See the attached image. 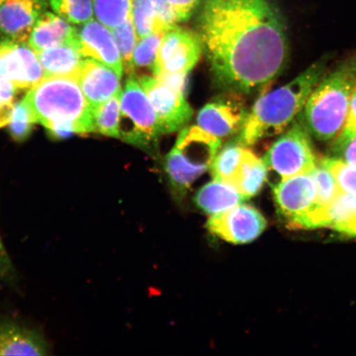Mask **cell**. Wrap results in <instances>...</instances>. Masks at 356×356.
I'll return each mask as SVG.
<instances>
[{"instance_id": "obj_2", "label": "cell", "mask_w": 356, "mask_h": 356, "mask_svg": "<svg viewBox=\"0 0 356 356\" xmlns=\"http://www.w3.org/2000/svg\"><path fill=\"white\" fill-rule=\"evenodd\" d=\"M24 99L35 124H42L55 139L95 131L90 106L74 77H44Z\"/></svg>"}, {"instance_id": "obj_1", "label": "cell", "mask_w": 356, "mask_h": 356, "mask_svg": "<svg viewBox=\"0 0 356 356\" xmlns=\"http://www.w3.org/2000/svg\"><path fill=\"white\" fill-rule=\"evenodd\" d=\"M199 29L212 72L226 88L251 92L286 65V29L273 0H204Z\"/></svg>"}, {"instance_id": "obj_38", "label": "cell", "mask_w": 356, "mask_h": 356, "mask_svg": "<svg viewBox=\"0 0 356 356\" xmlns=\"http://www.w3.org/2000/svg\"><path fill=\"white\" fill-rule=\"evenodd\" d=\"M12 270V262L0 237V280L6 277Z\"/></svg>"}, {"instance_id": "obj_39", "label": "cell", "mask_w": 356, "mask_h": 356, "mask_svg": "<svg viewBox=\"0 0 356 356\" xmlns=\"http://www.w3.org/2000/svg\"><path fill=\"white\" fill-rule=\"evenodd\" d=\"M351 68H353V72L355 74V76L356 78V64L355 66H351Z\"/></svg>"}, {"instance_id": "obj_27", "label": "cell", "mask_w": 356, "mask_h": 356, "mask_svg": "<svg viewBox=\"0 0 356 356\" xmlns=\"http://www.w3.org/2000/svg\"><path fill=\"white\" fill-rule=\"evenodd\" d=\"M309 175L317 190V208L326 209L341 193L335 178L322 162Z\"/></svg>"}, {"instance_id": "obj_3", "label": "cell", "mask_w": 356, "mask_h": 356, "mask_svg": "<svg viewBox=\"0 0 356 356\" xmlns=\"http://www.w3.org/2000/svg\"><path fill=\"white\" fill-rule=\"evenodd\" d=\"M324 70V62H316L286 86L262 95L245 119L238 143L252 145L286 130L321 81Z\"/></svg>"}, {"instance_id": "obj_34", "label": "cell", "mask_w": 356, "mask_h": 356, "mask_svg": "<svg viewBox=\"0 0 356 356\" xmlns=\"http://www.w3.org/2000/svg\"><path fill=\"white\" fill-rule=\"evenodd\" d=\"M155 22L154 32L166 33L178 22L177 16L167 0H154Z\"/></svg>"}, {"instance_id": "obj_18", "label": "cell", "mask_w": 356, "mask_h": 356, "mask_svg": "<svg viewBox=\"0 0 356 356\" xmlns=\"http://www.w3.org/2000/svg\"><path fill=\"white\" fill-rule=\"evenodd\" d=\"M76 26L55 13L46 11L40 17L29 35V46L35 52L73 44Z\"/></svg>"}, {"instance_id": "obj_26", "label": "cell", "mask_w": 356, "mask_h": 356, "mask_svg": "<svg viewBox=\"0 0 356 356\" xmlns=\"http://www.w3.org/2000/svg\"><path fill=\"white\" fill-rule=\"evenodd\" d=\"M53 12L73 25L90 21L95 16L92 0H49Z\"/></svg>"}, {"instance_id": "obj_24", "label": "cell", "mask_w": 356, "mask_h": 356, "mask_svg": "<svg viewBox=\"0 0 356 356\" xmlns=\"http://www.w3.org/2000/svg\"><path fill=\"white\" fill-rule=\"evenodd\" d=\"M243 149L239 143H229L217 153L210 168L213 180L233 186L242 162Z\"/></svg>"}, {"instance_id": "obj_31", "label": "cell", "mask_w": 356, "mask_h": 356, "mask_svg": "<svg viewBox=\"0 0 356 356\" xmlns=\"http://www.w3.org/2000/svg\"><path fill=\"white\" fill-rule=\"evenodd\" d=\"M131 16L138 40L154 32L155 22L154 0H132Z\"/></svg>"}, {"instance_id": "obj_10", "label": "cell", "mask_w": 356, "mask_h": 356, "mask_svg": "<svg viewBox=\"0 0 356 356\" xmlns=\"http://www.w3.org/2000/svg\"><path fill=\"white\" fill-rule=\"evenodd\" d=\"M152 104L162 134L180 130L193 117V109L184 92L177 90L155 77L138 78Z\"/></svg>"}, {"instance_id": "obj_35", "label": "cell", "mask_w": 356, "mask_h": 356, "mask_svg": "<svg viewBox=\"0 0 356 356\" xmlns=\"http://www.w3.org/2000/svg\"><path fill=\"white\" fill-rule=\"evenodd\" d=\"M336 143L338 159L356 167V134L350 136H339Z\"/></svg>"}, {"instance_id": "obj_13", "label": "cell", "mask_w": 356, "mask_h": 356, "mask_svg": "<svg viewBox=\"0 0 356 356\" xmlns=\"http://www.w3.org/2000/svg\"><path fill=\"white\" fill-rule=\"evenodd\" d=\"M73 44L83 58L101 62L122 76L124 65L117 42L111 30L99 21L92 19L77 25Z\"/></svg>"}, {"instance_id": "obj_40", "label": "cell", "mask_w": 356, "mask_h": 356, "mask_svg": "<svg viewBox=\"0 0 356 356\" xmlns=\"http://www.w3.org/2000/svg\"><path fill=\"white\" fill-rule=\"evenodd\" d=\"M355 207H356V195H355Z\"/></svg>"}, {"instance_id": "obj_20", "label": "cell", "mask_w": 356, "mask_h": 356, "mask_svg": "<svg viewBox=\"0 0 356 356\" xmlns=\"http://www.w3.org/2000/svg\"><path fill=\"white\" fill-rule=\"evenodd\" d=\"M243 200L245 198L234 186L216 180L202 186L195 197L200 210L211 216L228 211Z\"/></svg>"}, {"instance_id": "obj_14", "label": "cell", "mask_w": 356, "mask_h": 356, "mask_svg": "<svg viewBox=\"0 0 356 356\" xmlns=\"http://www.w3.org/2000/svg\"><path fill=\"white\" fill-rule=\"evenodd\" d=\"M49 6V0H6L0 3V33L28 42L29 35Z\"/></svg>"}, {"instance_id": "obj_30", "label": "cell", "mask_w": 356, "mask_h": 356, "mask_svg": "<svg viewBox=\"0 0 356 356\" xmlns=\"http://www.w3.org/2000/svg\"><path fill=\"white\" fill-rule=\"evenodd\" d=\"M35 124L32 111L24 99L17 101L13 110L10 124V133L13 140L22 142L28 139Z\"/></svg>"}, {"instance_id": "obj_5", "label": "cell", "mask_w": 356, "mask_h": 356, "mask_svg": "<svg viewBox=\"0 0 356 356\" xmlns=\"http://www.w3.org/2000/svg\"><path fill=\"white\" fill-rule=\"evenodd\" d=\"M220 139L199 127L184 129L166 156L165 171L177 195H184L191 184L212 165Z\"/></svg>"}, {"instance_id": "obj_19", "label": "cell", "mask_w": 356, "mask_h": 356, "mask_svg": "<svg viewBox=\"0 0 356 356\" xmlns=\"http://www.w3.org/2000/svg\"><path fill=\"white\" fill-rule=\"evenodd\" d=\"M44 77L70 76L77 79L83 58L74 44H64L37 53Z\"/></svg>"}, {"instance_id": "obj_29", "label": "cell", "mask_w": 356, "mask_h": 356, "mask_svg": "<svg viewBox=\"0 0 356 356\" xmlns=\"http://www.w3.org/2000/svg\"><path fill=\"white\" fill-rule=\"evenodd\" d=\"M111 30L121 53L124 66L129 74H133L132 56L138 39L132 16L122 25Z\"/></svg>"}, {"instance_id": "obj_8", "label": "cell", "mask_w": 356, "mask_h": 356, "mask_svg": "<svg viewBox=\"0 0 356 356\" xmlns=\"http://www.w3.org/2000/svg\"><path fill=\"white\" fill-rule=\"evenodd\" d=\"M203 44L191 31L172 26L163 35L153 67L154 76L161 74H188L200 60Z\"/></svg>"}, {"instance_id": "obj_22", "label": "cell", "mask_w": 356, "mask_h": 356, "mask_svg": "<svg viewBox=\"0 0 356 356\" xmlns=\"http://www.w3.org/2000/svg\"><path fill=\"white\" fill-rule=\"evenodd\" d=\"M322 227L347 237H356L355 195L341 191L325 210Z\"/></svg>"}, {"instance_id": "obj_11", "label": "cell", "mask_w": 356, "mask_h": 356, "mask_svg": "<svg viewBox=\"0 0 356 356\" xmlns=\"http://www.w3.org/2000/svg\"><path fill=\"white\" fill-rule=\"evenodd\" d=\"M0 77L10 80L21 92H28L44 78L37 52L24 42L0 41Z\"/></svg>"}, {"instance_id": "obj_28", "label": "cell", "mask_w": 356, "mask_h": 356, "mask_svg": "<svg viewBox=\"0 0 356 356\" xmlns=\"http://www.w3.org/2000/svg\"><path fill=\"white\" fill-rule=\"evenodd\" d=\"M163 32H153L138 40L132 56V67L135 68H152L157 56Z\"/></svg>"}, {"instance_id": "obj_15", "label": "cell", "mask_w": 356, "mask_h": 356, "mask_svg": "<svg viewBox=\"0 0 356 356\" xmlns=\"http://www.w3.org/2000/svg\"><path fill=\"white\" fill-rule=\"evenodd\" d=\"M121 78L101 62L83 58L76 79L93 111L122 88Z\"/></svg>"}, {"instance_id": "obj_4", "label": "cell", "mask_w": 356, "mask_h": 356, "mask_svg": "<svg viewBox=\"0 0 356 356\" xmlns=\"http://www.w3.org/2000/svg\"><path fill=\"white\" fill-rule=\"evenodd\" d=\"M355 86L351 66L341 67L321 79L305 105V126L311 135L323 141L341 135Z\"/></svg>"}, {"instance_id": "obj_21", "label": "cell", "mask_w": 356, "mask_h": 356, "mask_svg": "<svg viewBox=\"0 0 356 356\" xmlns=\"http://www.w3.org/2000/svg\"><path fill=\"white\" fill-rule=\"evenodd\" d=\"M264 160L246 148L243 149L241 164L233 182V186L242 194L245 200L254 197L261 190L267 177Z\"/></svg>"}, {"instance_id": "obj_6", "label": "cell", "mask_w": 356, "mask_h": 356, "mask_svg": "<svg viewBox=\"0 0 356 356\" xmlns=\"http://www.w3.org/2000/svg\"><path fill=\"white\" fill-rule=\"evenodd\" d=\"M161 134L152 104L139 80L131 74L122 92L120 139L145 148Z\"/></svg>"}, {"instance_id": "obj_17", "label": "cell", "mask_w": 356, "mask_h": 356, "mask_svg": "<svg viewBox=\"0 0 356 356\" xmlns=\"http://www.w3.org/2000/svg\"><path fill=\"white\" fill-rule=\"evenodd\" d=\"M49 350L42 334L10 320L0 321V355L44 356Z\"/></svg>"}, {"instance_id": "obj_36", "label": "cell", "mask_w": 356, "mask_h": 356, "mask_svg": "<svg viewBox=\"0 0 356 356\" xmlns=\"http://www.w3.org/2000/svg\"><path fill=\"white\" fill-rule=\"evenodd\" d=\"M177 16L178 22L188 20L202 0H167Z\"/></svg>"}, {"instance_id": "obj_33", "label": "cell", "mask_w": 356, "mask_h": 356, "mask_svg": "<svg viewBox=\"0 0 356 356\" xmlns=\"http://www.w3.org/2000/svg\"><path fill=\"white\" fill-rule=\"evenodd\" d=\"M20 92L10 80L0 77V128L10 124Z\"/></svg>"}, {"instance_id": "obj_12", "label": "cell", "mask_w": 356, "mask_h": 356, "mask_svg": "<svg viewBox=\"0 0 356 356\" xmlns=\"http://www.w3.org/2000/svg\"><path fill=\"white\" fill-rule=\"evenodd\" d=\"M266 227V220L260 211L242 204L211 216L207 222V229L212 234L234 244L254 241L264 232Z\"/></svg>"}, {"instance_id": "obj_25", "label": "cell", "mask_w": 356, "mask_h": 356, "mask_svg": "<svg viewBox=\"0 0 356 356\" xmlns=\"http://www.w3.org/2000/svg\"><path fill=\"white\" fill-rule=\"evenodd\" d=\"M97 21L110 29L117 28L131 15L132 0H92Z\"/></svg>"}, {"instance_id": "obj_9", "label": "cell", "mask_w": 356, "mask_h": 356, "mask_svg": "<svg viewBox=\"0 0 356 356\" xmlns=\"http://www.w3.org/2000/svg\"><path fill=\"white\" fill-rule=\"evenodd\" d=\"M273 188L278 213L289 228L305 229L307 217L317 208V190L313 178L310 175L293 176Z\"/></svg>"}, {"instance_id": "obj_7", "label": "cell", "mask_w": 356, "mask_h": 356, "mask_svg": "<svg viewBox=\"0 0 356 356\" xmlns=\"http://www.w3.org/2000/svg\"><path fill=\"white\" fill-rule=\"evenodd\" d=\"M264 161L267 168L277 172L282 180L309 175L317 165V159L305 124L293 122L267 151Z\"/></svg>"}, {"instance_id": "obj_32", "label": "cell", "mask_w": 356, "mask_h": 356, "mask_svg": "<svg viewBox=\"0 0 356 356\" xmlns=\"http://www.w3.org/2000/svg\"><path fill=\"white\" fill-rule=\"evenodd\" d=\"M321 162L331 172L342 193L356 195V167L339 159H326Z\"/></svg>"}, {"instance_id": "obj_41", "label": "cell", "mask_w": 356, "mask_h": 356, "mask_svg": "<svg viewBox=\"0 0 356 356\" xmlns=\"http://www.w3.org/2000/svg\"><path fill=\"white\" fill-rule=\"evenodd\" d=\"M4 1H6V0H0V3H2Z\"/></svg>"}, {"instance_id": "obj_16", "label": "cell", "mask_w": 356, "mask_h": 356, "mask_svg": "<svg viewBox=\"0 0 356 356\" xmlns=\"http://www.w3.org/2000/svg\"><path fill=\"white\" fill-rule=\"evenodd\" d=\"M247 115L241 106L232 101L218 100L200 111V128L213 136L225 138L234 135L242 128Z\"/></svg>"}, {"instance_id": "obj_37", "label": "cell", "mask_w": 356, "mask_h": 356, "mask_svg": "<svg viewBox=\"0 0 356 356\" xmlns=\"http://www.w3.org/2000/svg\"><path fill=\"white\" fill-rule=\"evenodd\" d=\"M356 134V86L351 95L348 115L343 131L340 136H350Z\"/></svg>"}, {"instance_id": "obj_23", "label": "cell", "mask_w": 356, "mask_h": 356, "mask_svg": "<svg viewBox=\"0 0 356 356\" xmlns=\"http://www.w3.org/2000/svg\"><path fill=\"white\" fill-rule=\"evenodd\" d=\"M122 88L92 111L95 131L102 135L120 139Z\"/></svg>"}]
</instances>
